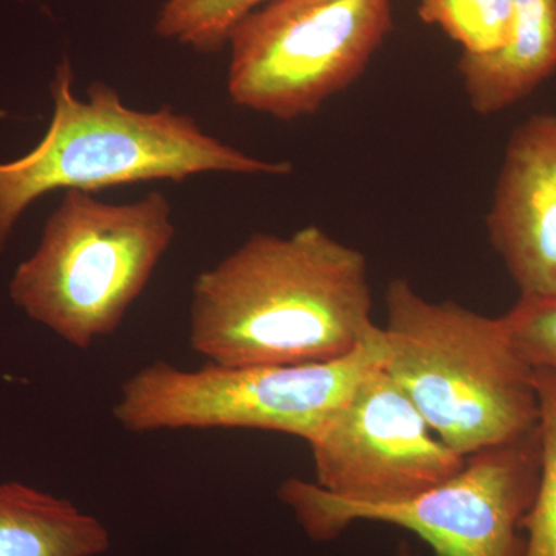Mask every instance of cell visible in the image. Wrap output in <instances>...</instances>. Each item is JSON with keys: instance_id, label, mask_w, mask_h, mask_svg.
<instances>
[{"instance_id": "cell-3", "label": "cell", "mask_w": 556, "mask_h": 556, "mask_svg": "<svg viewBox=\"0 0 556 556\" xmlns=\"http://www.w3.org/2000/svg\"><path fill=\"white\" fill-rule=\"evenodd\" d=\"M386 300L383 369L445 445L467 457L535 430V369L503 317L430 302L402 278L388 285Z\"/></svg>"}, {"instance_id": "cell-12", "label": "cell", "mask_w": 556, "mask_h": 556, "mask_svg": "<svg viewBox=\"0 0 556 556\" xmlns=\"http://www.w3.org/2000/svg\"><path fill=\"white\" fill-rule=\"evenodd\" d=\"M273 0H166L155 21L159 38L197 53H217L249 14Z\"/></svg>"}, {"instance_id": "cell-6", "label": "cell", "mask_w": 556, "mask_h": 556, "mask_svg": "<svg viewBox=\"0 0 556 556\" xmlns=\"http://www.w3.org/2000/svg\"><path fill=\"white\" fill-rule=\"evenodd\" d=\"M541 470L540 428L479 450L447 481L399 503L351 504L316 482H281L278 500L306 535L331 541L357 521L402 527L438 556H522V521L535 500Z\"/></svg>"}, {"instance_id": "cell-15", "label": "cell", "mask_w": 556, "mask_h": 556, "mask_svg": "<svg viewBox=\"0 0 556 556\" xmlns=\"http://www.w3.org/2000/svg\"><path fill=\"white\" fill-rule=\"evenodd\" d=\"M503 318L530 367L556 376V299L519 295L514 308Z\"/></svg>"}, {"instance_id": "cell-17", "label": "cell", "mask_w": 556, "mask_h": 556, "mask_svg": "<svg viewBox=\"0 0 556 556\" xmlns=\"http://www.w3.org/2000/svg\"><path fill=\"white\" fill-rule=\"evenodd\" d=\"M21 2H25V0H21Z\"/></svg>"}, {"instance_id": "cell-7", "label": "cell", "mask_w": 556, "mask_h": 556, "mask_svg": "<svg viewBox=\"0 0 556 556\" xmlns=\"http://www.w3.org/2000/svg\"><path fill=\"white\" fill-rule=\"evenodd\" d=\"M391 28V0H273L230 35V100L280 121L313 115L361 78Z\"/></svg>"}, {"instance_id": "cell-9", "label": "cell", "mask_w": 556, "mask_h": 556, "mask_svg": "<svg viewBox=\"0 0 556 556\" xmlns=\"http://www.w3.org/2000/svg\"><path fill=\"white\" fill-rule=\"evenodd\" d=\"M486 229L521 298L556 299V116L511 134Z\"/></svg>"}, {"instance_id": "cell-13", "label": "cell", "mask_w": 556, "mask_h": 556, "mask_svg": "<svg viewBox=\"0 0 556 556\" xmlns=\"http://www.w3.org/2000/svg\"><path fill=\"white\" fill-rule=\"evenodd\" d=\"M417 14L463 47L467 56L503 50L514 28V0H417Z\"/></svg>"}, {"instance_id": "cell-16", "label": "cell", "mask_w": 556, "mask_h": 556, "mask_svg": "<svg viewBox=\"0 0 556 556\" xmlns=\"http://www.w3.org/2000/svg\"><path fill=\"white\" fill-rule=\"evenodd\" d=\"M396 556H422L419 554V552L415 551L407 541H401V544H399Z\"/></svg>"}, {"instance_id": "cell-11", "label": "cell", "mask_w": 556, "mask_h": 556, "mask_svg": "<svg viewBox=\"0 0 556 556\" xmlns=\"http://www.w3.org/2000/svg\"><path fill=\"white\" fill-rule=\"evenodd\" d=\"M110 533L64 497L24 482H0V556H98Z\"/></svg>"}, {"instance_id": "cell-10", "label": "cell", "mask_w": 556, "mask_h": 556, "mask_svg": "<svg viewBox=\"0 0 556 556\" xmlns=\"http://www.w3.org/2000/svg\"><path fill=\"white\" fill-rule=\"evenodd\" d=\"M510 40L489 56L460 54L457 72L471 109L495 115L556 73V0H514Z\"/></svg>"}, {"instance_id": "cell-8", "label": "cell", "mask_w": 556, "mask_h": 556, "mask_svg": "<svg viewBox=\"0 0 556 556\" xmlns=\"http://www.w3.org/2000/svg\"><path fill=\"white\" fill-rule=\"evenodd\" d=\"M383 365L357 383L308 442L316 484L345 503L409 500L447 481L466 464L467 457L438 438Z\"/></svg>"}, {"instance_id": "cell-1", "label": "cell", "mask_w": 556, "mask_h": 556, "mask_svg": "<svg viewBox=\"0 0 556 556\" xmlns=\"http://www.w3.org/2000/svg\"><path fill=\"white\" fill-rule=\"evenodd\" d=\"M367 258L318 226L255 232L192 285L189 342L223 367L338 361L378 331Z\"/></svg>"}, {"instance_id": "cell-2", "label": "cell", "mask_w": 556, "mask_h": 556, "mask_svg": "<svg viewBox=\"0 0 556 556\" xmlns=\"http://www.w3.org/2000/svg\"><path fill=\"white\" fill-rule=\"evenodd\" d=\"M50 93L53 116L39 144L0 163V254L25 211L53 190L93 193L204 174L281 177L292 172L288 161L257 159L212 137L186 113L131 109L101 80L80 100L67 58L54 70Z\"/></svg>"}, {"instance_id": "cell-4", "label": "cell", "mask_w": 556, "mask_h": 556, "mask_svg": "<svg viewBox=\"0 0 556 556\" xmlns=\"http://www.w3.org/2000/svg\"><path fill=\"white\" fill-rule=\"evenodd\" d=\"M172 204L159 190L127 204L67 190L39 247L17 266L10 299L78 350L115 334L175 239Z\"/></svg>"}, {"instance_id": "cell-14", "label": "cell", "mask_w": 556, "mask_h": 556, "mask_svg": "<svg viewBox=\"0 0 556 556\" xmlns=\"http://www.w3.org/2000/svg\"><path fill=\"white\" fill-rule=\"evenodd\" d=\"M541 470L535 500L522 521V556H556V376L535 369Z\"/></svg>"}, {"instance_id": "cell-5", "label": "cell", "mask_w": 556, "mask_h": 556, "mask_svg": "<svg viewBox=\"0 0 556 556\" xmlns=\"http://www.w3.org/2000/svg\"><path fill=\"white\" fill-rule=\"evenodd\" d=\"M383 328L332 362L182 369L156 361L121 387L113 416L130 433L251 428L311 442L365 376L386 364Z\"/></svg>"}]
</instances>
